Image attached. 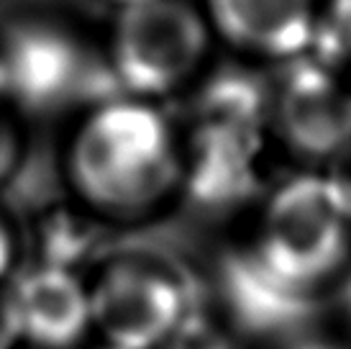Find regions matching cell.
I'll list each match as a JSON object with an SVG mask.
<instances>
[{"label":"cell","mask_w":351,"mask_h":349,"mask_svg":"<svg viewBox=\"0 0 351 349\" xmlns=\"http://www.w3.org/2000/svg\"><path fill=\"white\" fill-rule=\"evenodd\" d=\"M215 44L234 59L277 67L308 54L318 0H197Z\"/></svg>","instance_id":"9c48e42d"},{"label":"cell","mask_w":351,"mask_h":349,"mask_svg":"<svg viewBox=\"0 0 351 349\" xmlns=\"http://www.w3.org/2000/svg\"><path fill=\"white\" fill-rule=\"evenodd\" d=\"M323 306H328L331 311L333 334L351 347V267L333 282L331 291L326 293Z\"/></svg>","instance_id":"2e32d148"},{"label":"cell","mask_w":351,"mask_h":349,"mask_svg":"<svg viewBox=\"0 0 351 349\" xmlns=\"http://www.w3.org/2000/svg\"><path fill=\"white\" fill-rule=\"evenodd\" d=\"M118 93L100 36L62 10H16L0 21V95L31 124L69 118Z\"/></svg>","instance_id":"7a4b0ae2"},{"label":"cell","mask_w":351,"mask_h":349,"mask_svg":"<svg viewBox=\"0 0 351 349\" xmlns=\"http://www.w3.org/2000/svg\"><path fill=\"white\" fill-rule=\"evenodd\" d=\"M31 124L19 108L0 95V190H5L29 159Z\"/></svg>","instance_id":"5bb4252c"},{"label":"cell","mask_w":351,"mask_h":349,"mask_svg":"<svg viewBox=\"0 0 351 349\" xmlns=\"http://www.w3.org/2000/svg\"><path fill=\"white\" fill-rule=\"evenodd\" d=\"M88 349H116V347H106V344H98V341H93Z\"/></svg>","instance_id":"ffe728a7"},{"label":"cell","mask_w":351,"mask_h":349,"mask_svg":"<svg viewBox=\"0 0 351 349\" xmlns=\"http://www.w3.org/2000/svg\"><path fill=\"white\" fill-rule=\"evenodd\" d=\"M57 170L106 232L144 229L180 208L182 126L167 106L110 93L64 118Z\"/></svg>","instance_id":"6da1fadb"},{"label":"cell","mask_w":351,"mask_h":349,"mask_svg":"<svg viewBox=\"0 0 351 349\" xmlns=\"http://www.w3.org/2000/svg\"><path fill=\"white\" fill-rule=\"evenodd\" d=\"M85 280L95 341L116 349H165L203 301L195 275L156 249H106Z\"/></svg>","instance_id":"5b68a950"},{"label":"cell","mask_w":351,"mask_h":349,"mask_svg":"<svg viewBox=\"0 0 351 349\" xmlns=\"http://www.w3.org/2000/svg\"><path fill=\"white\" fill-rule=\"evenodd\" d=\"M205 298L254 347L262 341H290L311 329L323 298L298 291L274 275L246 242L218 254Z\"/></svg>","instance_id":"ba28073f"},{"label":"cell","mask_w":351,"mask_h":349,"mask_svg":"<svg viewBox=\"0 0 351 349\" xmlns=\"http://www.w3.org/2000/svg\"><path fill=\"white\" fill-rule=\"evenodd\" d=\"M269 139L295 170H323L351 144V80L311 54L269 67Z\"/></svg>","instance_id":"8992f818"},{"label":"cell","mask_w":351,"mask_h":349,"mask_svg":"<svg viewBox=\"0 0 351 349\" xmlns=\"http://www.w3.org/2000/svg\"><path fill=\"white\" fill-rule=\"evenodd\" d=\"M23 270L21 221L0 203V282H10Z\"/></svg>","instance_id":"9a60e30c"},{"label":"cell","mask_w":351,"mask_h":349,"mask_svg":"<svg viewBox=\"0 0 351 349\" xmlns=\"http://www.w3.org/2000/svg\"><path fill=\"white\" fill-rule=\"evenodd\" d=\"M0 349H23V331L13 280L0 282Z\"/></svg>","instance_id":"e0dca14e"},{"label":"cell","mask_w":351,"mask_h":349,"mask_svg":"<svg viewBox=\"0 0 351 349\" xmlns=\"http://www.w3.org/2000/svg\"><path fill=\"white\" fill-rule=\"evenodd\" d=\"M182 198L203 216L252 214L269 188L272 139L254 128L182 121Z\"/></svg>","instance_id":"52a82bcc"},{"label":"cell","mask_w":351,"mask_h":349,"mask_svg":"<svg viewBox=\"0 0 351 349\" xmlns=\"http://www.w3.org/2000/svg\"><path fill=\"white\" fill-rule=\"evenodd\" d=\"M23 234V267H44L75 275H88L100 260L106 232L93 216H88L69 198H59L41 205L26 223Z\"/></svg>","instance_id":"8fae6325"},{"label":"cell","mask_w":351,"mask_h":349,"mask_svg":"<svg viewBox=\"0 0 351 349\" xmlns=\"http://www.w3.org/2000/svg\"><path fill=\"white\" fill-rule=\"evenodd\" d=\"M13 293L26 349H88L95 341L85 275L23 267Z\"/></svg>","instance_id":"30bf717a"},{"label":"cell","mask_w":351,"mask_h":349,"mask_svg":"<svg viewBox=\"0 0 351 349\" xmlns=\"http://www.w3.org/2000/svg\"><path fill=\"white\" fill-rule=\"evenodd\" d=\"M318 172H323V177L328 180L331 190L339 198V203L343 205V211L351 218V144L343 146L341 152Z\"/></svg>","instance_id":"ac0fdd59"},{"label":"cell","mask_w":351,"mask_h":349,"mask_svg":"<svg viewBox=\"0 0 351 349\" xmlns=\"http://www.w3.org/2000/svg\"><path fill=\"white\" fill-rule=\"evenodd\" d=\"M244 242L274 275L323 301L351 267V218L318 170L269 183Z\"/></svg>","instance_id":"3957f363"},{"label":"cell","mask_w":351,"mask_h":349,"mask_svg":"<svg viewBox=\"0 0 351 349\" xmlns=\"http://www.w3.org/2000/svg\"><path fill=\"white\" fill-rule=\"evenodd\" d=\"M103 5H108L110 10H121V8H128V5H134V3H141V0H98Z\"/></svg>","instance_id":"d6986e66"},{"label":"cell","mask_w":351,"mask_h":349,"mask_svg":"<svg viewBox=\"0 0 351 349\" xmlns=\"http://www.w3.org/2000/svg\"><path fill=\"white\" fill-rule=\"evenodd\" d=\"M100 44L118 93L159 106L182 100L218 47L197 0H141L113 10Z\"/></svg>","instance_id":"277c9868"},{"label":"cell","mask_w":351,"mask_h":349,"mask_svg":"<svg viewBox=\"0 0 351 349\" xmlns=\"http://www.w3.org/2000/svg\"><path fill=\"white\" fill-rule=\"evenodd\" d=\"M308 54L351 80V0H318Z\"/></svg>","instance_id":"7c38bea8"},{"label":"cell","mask_w":351,"mask_h":349,"mask_svg":"<svg viewBox=\"0 0 351 349\" xmlns=\"http://www.w3.org/2000/svg\"><path fill=\"white\" fill-rule=\"evenodd\" d=\"M165 349H254V344L208 303L203 291V301L190 311Z\"/></svg>","instance_id":"4fadbf2b"}]
</instances>
